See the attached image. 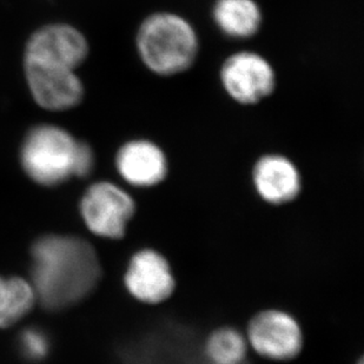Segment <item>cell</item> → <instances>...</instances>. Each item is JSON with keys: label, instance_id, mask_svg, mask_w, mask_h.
Masks as SVG:
<instances>
[{"label": "cell", "instance_id": "6da1fadb", "mask_svg": "<svg viewBox=\"0 0 364 364\" xmlns=\"http://www.w3.org/2000/svg\"><path fill=\"white\" fill-rule=\"evenodd\" d=\"M32 287L45 309L62 310L80 302L100 277L96 252L73 236L48 235L32 245Z\"/></svg>", "mask_w": 364, "mask_h": 364}, {"label": "cell", "instance_id": "7a4b0ae2", "mask_svg": "<svg viewBox=\"0 0 364 364\" xmlns=\"http://www.w3.org/2000/svg\"><path fill=\"white\" fill-rule=\"evenodd\" d=\"M134 46L148 73L159 78H173L196 64L200 37L186 16L175 11H155L141 21Z\"/></svg>", "mask_w": 364, "mask_h": 364}, {"label": "cell", "instance_id": "3957f363", "mask_svg": "<svg viewBox=\"0 0 364 364\" xmlns=\"http://www.w3.org/2000/svg\"><path fill=\"white\" fill-rule=\"evenodd\" d=\"M82 141L65 129L43 124L32 129L21 146V165L41 186H55L76 176Z\"/></svg>", "mask_w": 364, "mask_h": 364}, {"label": "cell", "instance_id": "277c9868", "mask_svg": "<svg viewBox=\"0 0 364 364\" xmlns=\"http://www.w3.org/2000/svg\"><path fill=\"white\" fill-rule=\"evenodd\" d=\"M220 87L241 107H255L275 93L279 77L275 66L261 52L238 50L224 58L218 70Z\"/></svg>", "mask_w": 364, "mask_h": 364}, {"label": "cell", "instance_id": "5b68a950", "mask_svg": "<svg viewBox=\"0 0 364 364\" xmlns=\"http://www.w3.org/2000/svg\"><path fill=\"white\" fill-rule=\"evenodd\" d=\"M80 213L93 234L109 240L123 237L134 213L130 195L112 183H95L86 190L80 202Z\"/></svg>", "mask_w": 364, "mask_h": 364}, {"label": "cell", "instance_id": "8992f818", "mask_svg": "<svg viewBox=\"0 0 364 364\" xmlns=\"http://www.w3.org/2000/svg\"><path fill=\"white\" fill-rule=\"evenodd\" d=\"M87 55L89 43L82 32L70 25H48L28 39L25 64L76 70Z\"/></svg>", "mask_w": 364, "mask_h": 364}, {"label": "cell", "instance_id": "52a82bcc", "mask_svg": "<svg viewBox=\"0 0 364 364\" xmlns=\"http://www.w3.org/2000/svg\"><path fill=\"white\" fill-rule=\"evenodd\" d=\"M247 341L261 356L283 361L299 355L303 336L294 317L279 310H267L251 321Z\"/></svg>", "mask_w": 364, "mask_h": 364}, {"label": "cell", "instance_id": "ba28073f", "mask_svg": "<svg viewBox=\"0 0 364 364\" xmlns=\"http://www.w3.org/2000/svg\"><path fill=\"white\" fill-rule=\"evenodd\" d=\"M25 73L32 97L43 109L69 110L82 102L84 86L75 70L25 64Z\"/></svg>", "mask_w": 364, "mask_h": 364}, {"label": "cell", "instance_id": "9c48e42d", "mask_svg": "<svg viewBox=\"0 0 364 364\" xmlns=\"http://www.w3.org/2000/svg\"><path fill=\"white\" fill-rule=\"evenodd\" d=\"M125 285L134 299L156 304L170 297L175 289V279L162 255L146 249L138 251L131 258L125 274Z\"/></svg>", "mask_w": 364, "mask_h": 364}, {"label": "cell", "instance_id": "30bf717a", "mask_svg": "<svg viewBox=\"0 0 364 364\" xmlns=\"http://www.w3.org/2000/svg\"><path fill=\"white\" fill-rule=\"evenodd\" d=\"M116 168L122 178L131 186L150 188L164 181L168 175V157L156 141L134 138L118 150Z\"/></svg>", "mask_w": 364, "mask_h": 364}, {"label": "cell", "instance_id": "8fae6325", "mask_svg": "<svg viewBox=\"0 0 364 364\" xmlns=\"http://www.w3.org/2000/svg\"><path fill=\"white\" fill-rule=\"evenodd\" d=\"M252 182L258 195L276 205L294 200L302 186L297 166L279 154H268L258 159L252 168Z\"/></svg>", "mask_w": 364, "mask_h": 364}, {"label": "cell", "instance_id": "7c38bea8", "mask_svg": "<svg viewBox=\"0 0 364 364\" xmlns=\"http://www.w3.org/2000/svg\"><path fill=\"white\" fill-rule=\"evenodd\" d=\"M211 18L224 37L238 41L256 37L264 23V14L257 0H215Z\"/></svg>", "mask_w": 364, "mask_h": 364}, {"label": "cell", "instance_id": "4fadbf2b", "mask_svg": "<svg viewBox=\"0 0 364 364\" xmlns=\"http://www.w3.org/2000/svg\"><path fill=\"white\" fill-rule=\"evenodd\" d=\"M37 302L31 283L0 276V328H10L26 316Z\"/></svg>", "mask_w": 364, "mask_h": 364}, {"label": "cell", "instance_id": "5bb4252c", "mask_svg": "<svg viewBox=\"0 0 364 364\" xmlns=\"http://www.w3.org/2000/svg\"><path fill=\"white\" fill-rule=\"evenodd\" d=\"M206 353L215 364H242L247 355V341L237 330L224 328L211 335Z\"/></svg>", "mask_w": 364, "mask_h": 364}, {"label": "cell", "instance_id": "9a60e30c", "mask_svg": "<svg viewBox=\"0 0 364 364\" xmlns=\"http://www.w3.org/2000/svg\"><path fill=\"white\" fill-rule=\"evenodd\" d=\"M21 348L26 358L39 361L48 355V337L38 329L25 330L21 336Z\"/></svg>", "mask_w": 364, "mask_h": 364}, {"label": "cell", "instance_id": "2e32d148", "mask_svg": "<svg viewBox=\"0 0 364 364\" xmlns=\"http://www.w3.org/2000/svg\"><path fill=\"white\" fill-rule=\"evenodd\" d=\"M362 364V363H361Z\"/></svg>", "mask_w": 364, "mask_h": 364}]
</instances>
